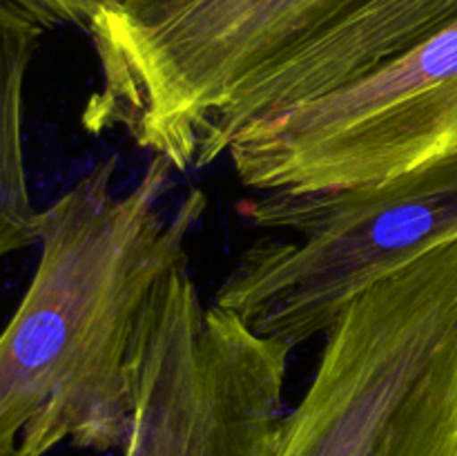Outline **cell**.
<instances>
[{"label": "cell", "mask_w": 457, "mask_h": 456, "mask_svg": "<svg viewBox=\"0 0 457 456\" xmlns=\"http://www.w3.org/2000/svg\"><path fill=\"white\" fill-rule=\"evenodd\" d=\"M119 159L94 165L40 210L34 277L0 334V450H123L134 423L132 349L147 300L187 262L208 206L190 188L163 210L172 165L152 156L114 190Z\"/></svg>", "instance_id": "6da1fadb"}, {"label": "cell", "mask_w": 457, "mask_h": 456, "mask_svg": "<svg viewBox=\"0 0 457 456\" xmlns=\"http://www.w3.org/2000/svg\"><path fill=\"white\" fill-rule=\"evenodd\" d=\"M366 0H105L83 30L98 88L80 121L172 170L210 165L232 107Z\"/></svg>", "instance_id": "7a4b0ae2"}, {"label": "cell", "mask_w": 457, "mask_h": 456, "mask_svg": "<svg viewBox=\"0 0 457 456\" xmlns=\"http://www.w3.org/2000/svg\"><path fill=\"white\" fill-rule=\"evenodd\" d=\"M270 456H457V241L342 313Z\"/></svg>", "instance_id": "3957f363"}, {"label": "cell", "mask_w": 457, "mask_h": 456, "mask_svg": "<svg viewBox=\"0 0 457 456\" xmlns=\"http://www.w3.org/2000/svg\"><path fill=\"white\" fill-rule=\"evenodd\" d=\"M239 213L290 237L250 244L212 304L295 349L375 284L457 241V156L355 186L262 192Z\"/></svg>", "instance_id": "277c9868"}, {"label": "cell", "mask_w": 457, "mask_h": 456, "mask_svg": "<svg viewBox=\"0 0 457 456\" xmlns=\"http://www.w3.org/2000/svg\"><path fill=\"white\" fill-rule=\"evenodd\" d=\"M290 349L205 307L187 262L143 308L132 349L134 423L123 456H270Z\"/></svg>", "instance_id": "5b68a950"}, {"label": "cell", "mask_w": 457, "mask_h": 456, "mask_svg": "<svg viewBox=\"0 0 457 456\" xmlns=\"http://www.w3.org/2000/svg\"><path fill=\"white\" fill-rule=\"evenodd\" d=\"M228 156L259 192L355 186L457 156V18L346 88L245 125Z\"/></svg>", "instance_id": "8992f818"}, {"label": "cell", "mask_w": 457, "mask_h": 456, "mask_svg": "<svg viewBox=\"0 0 457 456\" xmlns=\"http://www.w3.org/2000/svg\"><path fill=\"white\" fill-rule=\"evenodd\" d=\"M34 16L0 0V259L38 244L40 210L34 208L25 168V79L43 40Z\"/></svg>", "instance_id": "52a82bcc"}, {"label": "cell", "mask_w": 457, "mask_h": 456, "mask_svg": "<svg viewBox=\"0 0 457 456\" xmlns=\"http://www.w3.org/2000/svg\"><path fill=\"white\" fill-rule=\"evenodd\" d=\"M29 16H34L45 30L58 25L85 27L94 9L105 0H12Z\"/></svg>", "instance_id": "ba28073f"}, {"label": "cell", "mask_w": 457, "mask_h": 456, "mask_svg": "<svg viewBox=\"0 0 457 456\" xmlns=\"http://www.w3.org/2000/svg\"><path fill=\"white\" fill-rule=\"evenodd\" d=\"M0 456H22V454L16 445V447H7V450H0Z\"/></svg>", "instance_id": "9c48e42d"}]
</instances>
